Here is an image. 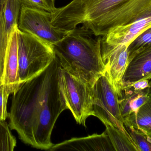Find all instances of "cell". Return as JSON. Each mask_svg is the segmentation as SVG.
<instances>
[{"mask_svg":"<svg viewBox=\"0 0 151 151\" xmlns=\"http://www.w3.org/2000/svg\"><path fill=\"white\" fill-rule=\"evenodd\" d=\"M151 79V45L129 61L122 80V89L142 80Z\"/></svg>","mask_w":151,"mask_h":151,"instance_id":"8fae6325","label":"cell"},{"mask_svg":"<svg viewBox=\"0 0 151 151\" xmlns=\"http://www.w3.org/2000/svg\"><path fill=\"white\" fill-rule=\"evenodd\" d=\"M59 60L55 56L42 72L12 94L9 126L23 142L50 150L51 136L59 115L68 109L59 83Z\"/></svg>","mask_w":151,"mask_h":151,"instance_id":"6da1fadb","label":"cell"},{"mask_svg":"<svg viewBox=\"0 0 151 151\" xmlns=\"http://www.w3.org/2000/svg\"><path fill=\"white\" fill-rule=\"evenodd\" d=\"M9 37L1 6L0 7V86L4 82L5 59Z\"/></svg>","mask_w":151,"mask_h":151,"instance_id":"2e32d148","label":"cell"},{"mask_svg":"<svg viewBox=\"0 0 151 151\" xmlns=\"http://www.w3.org/2000/svg\"><path fill=\"white\" fill-rule=\"evenodd\" d=\"M151 17V0H73L52 14V25L69 31L78 25L96 36Z\"/></svg>","mask_w":151,"mask_h":151,"instance_id":"7a4b0ae2","label":"cell"},{"mask_svg":"<svg viewBox=\"0 0 151 151\" xmlns=\"http://www.w3.org/2000/svg\"><path fill=\"white\" fill-rule=\"evenodd\" d=\"M93 89L92 116L129 135L121 114L118 93L105 75L98 79Z\"/></svg>","mask_w":151,"mask_h":151,"instance_id":"8992f818","label":"cell"},{"mask_svg":"<svg viewBox=\"0 0 151 151\" xmlns=\"http://www.w3.org/2000/svg\"><path fill=\"white\" fill-rule=\"evenodd\" d=\"M16 27L11 33L8 40L5 64L4 84L11 94L17 92L21 86L19 74L17 31Z\"/></svg>","mask_w":151,"mask_h":151,"instance_id":"30bf717a","label":"cell"},{"mask_svg":"<svg viewBox=\"0 0 151 151\" xmlns=\"http://www.w3.org/2000/svg\"><path fill=\"white\" fill-rule=\"evenodd\" d=\"M151 87L141 91H131L124 88L119 97L121 114L122 118L136 112L149 98Z\"/></svg>","mask_w":151,"mask_h":151,"instance_id":"7c38bea8","label":"cell"},{"mask_svg":"<svg viewBox=\"0 0 151 151\" xmlns=\"http://www.w3.org/2000/svg\"><path fill=\"white\" fill-rule=\"evenodd\" d=\"M102 59L105 66V75L120 95L122 89V80L129 63L128 45L114 48L101 44Z\"/></svg>","mask_w":151,"mask_h":151,"instance_id":"ba28073f","label":"cell"},{"mask_svg":"<svg viewBox=\"0 0 151 151\" xmlns=\"http://www.w3.org/2000/svg\"><path fill=\"white\" fill-rule=\"evenodd\" d=\"M53 1H55V0H53Z\"/></svg>","mask_w":151,"mask_h":151,"instance_id":"cb8c5ba5","label":"cell"},{"mask_svg":"<svg viewBox=\"0 0 151 151\" xmlns=\"http://www.w3.org/2000/svg\"><path fill=\"white\" fill-rule=\"evenodd\" d=\"M151 45V26L139 34L129 44V63L137 53Z\"/></svg>","mask_w":151,"mask_h":151,"instance_id":"e0dca14e","label":"cell"},{"mask_svg":"<svg viewBox=\"0 0 151 151\" xmlns=\"http://www.w3.org/2000/svg\"><path fill=\"white\" fill-rule=\"evenodd\" d=\"M59 83L68 109L71 112L77 123L85 126L87 118L92 116L93 87L70 74L61 66Z\"/></svg>","mask_w":151,"mask_h":151,"instance_id":"5b68a950","label":"cell"},{"mask_svg":"<svg viewBox=\"0 0 151 151\" xmlns=\"http://www.w3.org/2000/svg\"><path fill=\"white\" fill-rule=\"evenodd\" d=\"M124 126H130L151 137V92L149 98L136 112L123 119Z\"/></svg>","mask_w":151,"mask_h":151,"instance_id":"4fadbf2b","label":"cell"},{"mask_svg":"<svg viewBox=\"0 0 151 151\" xmlns=\"http://www.w3.org/2000/svg\"><path fill=\"white\" fill-rule=\"evenodd\" d=\"M139 151H151V137L130 126H125Z\"/></svg>","mask_w":151,"mask_h":151,"instance_id":"d6986e66","label":"cell"},{"mask_svg":"<svg viewBox=\"0 0 151 151\" xmlns=\"http://www.w3.org/2000/svg\"><path fill=\"white\" fill-rule=\"evenodd\" d=\"M19 74L21 86L40 73L55 56L54 46L18 29Z\"/></svg>","mask_w":151,"mask_h":151,"instance_id":"277c9868","label":"cell"},{"mask_svg":"<svg viewBox=\"0 0 151 151\" xmlns=\"http://www.w3.org/2000/svg\"><path fill=\"white\" fill-rule=\"evenodd\" d=\"M17 145V140L12 135L9 124L0 121V151H12Z\"/></svg>","mask_w":151,"mask_h":151,"instance_id":"ac0fdd59","label":"cell"},{"mask_svg":"<svg viewBox=\"0 0 151 151\" xmlns=\"http://www.w3.org/2000/svg\"><path fill=\"white\" fill-rule=\"evenodd\" d=\"M22 4L19 0H5L2 6L5 26L9 36L16 27L18 26Z\"/></svg>","mask_w":151,"mask_h":151,"instance_id":"9a60e30c","label":"cell"},{"mask_svg":"<svg viewBox=\"0 0 151 151\" xmlns=\"http://www.w3.org/2000/svg\"><path fill=\"white\" fill-rule=\"evenodd\" d=\"M105 132L115 151H139L129 135L114 126L105 125Z\"/></svg>","mask_w":151,"mask_h":151,"instance_id":"5bb4252c","label":"cell"},{"mask_svg":"<svg viewBox=\"0 0 151 151\" xmlns=\"http://www.w3.org/2000/svg\"><path fill=\"white\" fill-rule=\"evenodd\" d=\"M5 1V0H0V7L3 6Z\"/></svg>","mask_w":151,"mask_h":151,"instance_id":"603a6c76","label":"cell"},{"mask_svg":"<svg viewBox=\"0 0 151 151\" xmlns=\"http://www.w3.org/2000/svg\"><path fill=\"white\" fill-rule=\"evenodd\" d=\"M50 150L115 151L105 131L101 134H94L86 137L72 138L53 145Z\"/></svg>","mask_w":151,"mask_h":151,"instance_id":"9c48e42d","label":"cell"},{"mask_svg":"<svg viewBox=\"0 0 151 151\" xmlns=\"http://www.w3.org/2000/svg\"><path fill=\"white\" fill-rule=\"evenodd\" d=\"M52 13L45 11L22 6L18 28L52 45L64 38L69 31L54 26L51 23Z\"/></svg>","mask_w":151,"mask_h":151,"instance_id":"52a82bcc","label":"cell"},{"mask_svg":"<svg viewBox=\"0 0 151 151\" xmlns=\"http://www.w3.org/2000/svg\"><path fill=\"white\" fill-rule=\"evenodd\" d=\"M10 91L4 84L0 86V121H5L8 117L7 103Z\"/></svg>","mask_w":151,"mask_h":151,"instance_id":"44dd1931","label":"cell"},{"mask_svg":"<svg viewBox=\"0 0 151 151\" xmlns=\"http://www.w3.org/2000/svg\"><path fill=\"white\" fill-rule=\"evenodd\" d=\"M19 1L22 6L45 11L52 14L57 9L55 6V1L53 0H19Z\"/></svg>","mask_w":151,"mask_h":151,"instance_id":"ffe728a7","label":"cell"},{"mask_svg":"<svg viewBox=\"0 0 151 151\" xmlns=\"http://www.w3.org/2000/svg\"><path fill=\"white\" fill-rule=\"evenodd\" d=\"M84 27H76L53 45L61 67L93 87L105 74L101 55L100 40Z\"/></svg>","mask_w":151,"mask_h":151,"instance_id":"3957f363","label":"cell"},{"mask_svg":"<svg viewBox=\"0 0 151 151\" xmlns=\"http://www.w3.org/2000/svg\"><path fill=\"white\" fill-rule=\"evenodd\" d=\"M150 87H151V81H150V80L145 79L136 82L131 85L127 86L124 88L128 89L131 91H135L144 90Z\"/></svg>","mask_w":151,"mask_h":151,"instance_id":"7402d4cb","label":"cell"}]
</instances>
